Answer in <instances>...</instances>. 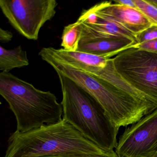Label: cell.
<instances>
[{
	"instance_id": "1",
	"label": "cell",
	"mask_w": 157,
	"mask_h": 157,
	"mask_svg": "<svg viewBox=\"0 0 157 157\" xmlns=\"http://www.w3.org/2000/svg\"><path fill=\"white\" fill-rule=\"evenodd\" d=\"M107 152L86 138L62 119L56 124L21 133L15 131L8 140L3 157H45L75 154L103 155Z\"/></svg>"
},
{
	"instance_id": "2",
	"label": "cell",
	"mask_w": 157,
	"mask_h": 157,
	"mask_svg": "<svg viewBox=\"0 0 157 157\" xmlns=\"http://www.w3.org/2000/svg\"><path fill=\"white\" fill-rule=\"evenodd\" d=\"M56 72L62 94L63 119L102 149L114 151L119 128L90 94L69 78Z\"/></svg>"
},
{
	"instance_id": "3",
	"label": "cell",
	"mask_w": 157,
	"mask_h": 157,
	"mask_svg": "<svg viewBox=\"0 0 157 157\" xmlns=\"http://www.w3.org/2000/svg\"><path fill=\"white\" fill-rule=\"evenodd\" d=\"M0 94L15 116L17 132H27L63 119L62 105L54 94L38 90L10 72L0 73Z\"/></svg>"
},
{
	"instance_id": "4",
	"label": "cell",
	"mask_w": 157,
	"mask_h": 157,
	"mask_svg": "<svg viewBox=\"0 0 157 157\" xmlns=\"http://www.w3.org/2000/svg\"><path fill=\"white\" fill-rule=\"evenodd\" d=\"M47 63L56 72L69 78L94 97L119 128L136 123L155 109L95 75L54 60H48Z\"/></svg>"
},
{
	"instance_id": "5",
	"label": "cell",
	"mask_w": 157,
	"mask_h": 157,
	"mask_svg": "<svg viewBox=\"0 0 157 157\" xmlns=\"http://www.w3.org/2000/svg\"><path fill=\"white\" fill-rule=\"evenodd\" d=\"M113 60L117 72L128 83L157 101V54L131 48Z\"/></svg>"
},
{
	"instance_id": "6",
	"label": "cell",
	"mask_w": 157,
	"mask_h": 157,
	"mask_svg": "<svg viewBox=\"0 0 157 157\" xmlns=\"http://www.w3.org/2000/svg\"><path fill=\"white\" fill-rule=\"evenodd\" d=\"M56 0H0L2 13L13 27L29 40H37L44 25L56 15Z\"/></svg>"
},
{
	"instance_id": "7",
	"label": "cell",
	"mask_w": 157,
	"mask_h": 157,
	"mask_svg": "<svg viewBox=\"0 0 157 157\" xmlns=\"http://www.w3.org/2000/svg\"><path fill=\"white\" fill-rule=\"evenodd\" d=\"M115 152L118 157H153L157 152V108L125 129Z\"/></svg>"
},
{
	"instance_id": "8",
	"label": "cell",
	"mask_w": 157,
	"mask_h": 157,
	"mask_svg": "<svg viewBox=\"0 0 157 157\" xmlns=\"http://www.w3.org/2000/svg\"><path fill=\"white\" fill-rule=\"evenodd\" d=\"M78 21L82 26V35L79 44L101 38L126 37L137 44L136 35L116 23L102 17L90 8L82 12Z\"/></svg>"
},
{
	"instance_id": "9",
	"label": "cell",
	"mask_w": 157,
	"mask_h": 157,
	"mask_svg": "<svg viewBox=\"0 0 157 157\" xmlns=\"http://www.w3.org/2000/svg\"><path fill=\"white\" fill-rule=\"evenodd\" d=\"M90 9L96 14L116 23L136 35L153 25L138 9L112 2H101Z\"/></svg>"
},
{
	"instance_id": "10",
	"label": "cell",
	"mask_w": 157,
	"mask_h": 157,
	"mask_svg": "<svg viewBox=\"0 0 157 157\" xmlns=\"http://www.w3.org/2000/svg\"><path fill=\"white\" fill-rule=\"evenodd\" d=\"M39 55L44 61L50 59L74 68L78 70L93 74L106 65L109 58L99 56L78 51H69L63 48H44Z\"/></svg>"
},
{
	"instance_id": "11",
	"label": "cell",
	"mask_w": 157,
	"mask_h": 157,
	"mask_svg": "<svg viewBox=\"0 0 157 157\" xmlns=\"http://www.w3.org/2000/svg\"><path fill=\"white\" fill-rule=\"evenodd\" d=\"M135 44L136 43L129 38L109 37L79 44L77 51L111 58Z\"/></svg>"
},
{
	"instance_id": "12",
	"label": "cell",
	"mask_w": 157,
	"mask_h": 157,
	"mask_svg": "<svg viewBox=\"0 0 157 157\" xmlns=\"http://www.w3.org/2000/svg\"><path fill=\"white\" fill-rule=\"evenodd\" d=\"M29 65L26 51L21 46L14 49L8 50L0 47V70L1 72H9L16 68L23 67Z\"/></svg>"
},
{
	"instance_id": "13",
	"label": "cell",
	"mask_w": 157,
	"mask_h": 157,
	"mask_svg": "<svg viewBox=\"0 0 157 157\" xmlns=\"http://www.w3.org/2000/svg\"><path fill=\"white\" fill-rule=\"evenodd\" d=\"M82 26L77 21L64 27L61 36V46L69 51H77L82 35Z\"/></svg>"
},
{
	"instance_id": "14",
	"label": "cell",
	"mask_w": 157,
	"mask_h": 157,
	"mask_svg": "<svg viewBox=\"0 0 157 157\" xmlns=\"http://www.w3.org/2000/svg\"><path fill=\"white\" fill-rule=\"evenodd\" d=\"M138 10H140L152 23L157 25V6L149 0H134Z\"/></svg>"
},
{
	"instance_id": "15",
	"label": "cell",
	"mask_w": 157,
	"mask_h": 157,
	"mask_svg": "<svg viewBox=\"0 0 157 157\" xmlns=\"http://www.w3.org/2000/svg\"><path fill=\"white\" fill-rule=\"evenodd\" d=\"M136 36L137 44L156 39L157 38V25H152L141 33L136 35Z\"/></svg>"
},
{
	"instance_id": "16",
	"label": "cell",
	"mask_w": 157,
	"mask_h": 157,
	"mask_svg": "<svg viewBox=\"0 0 157 157\" xmlns=\"http://www.w3.org/2000/svg\"><path fill=\"white\" fill-rule=\"evenodd\" d=\"M138 48L141 50L157 54V38L141 44L134 45L128 48Z\"/></svg>"
},
{
	"instance_id": "17",
	"label": "cell",
	"mask_w": 157,
	"mask_h": 157,
	"mask_svg": "<svg viewBox=\"0 0 157 157\" xmlns=\"http://www.w3.org/2000/svg\"><path fill=\"white\" fill-rule=\"evenodd\" d=\"M45 157H118L115 151H113L103 155L94 154H75V155H57Z\"/></svg>"
},
{
	"instance_id": "18",
	"label": "cell",
	"mask_w": 157,
	"mask_h": 157,
	"mask_svg": "<svg viewBox=\"0 0 157 157\" xmlns=\"http://www.w3.org/2000/svg\"><path fill=\"white\" fill-rule=\"evenodd\" d=\"M13 37V35L9 30L0 29V41L2 43H8L11 41Z\"/></svg>"
},
{
	"instance_id": "19",
	"label": "cell",
	"mask_w": 157,
	"mask_h": 157,
	"mask_svg": "<svg viewBox=\"0 0 157 157\" xmlns=\"http://www.w3.org/2000/svg\"><path fill=\"white\" fill-rule=\"evenodd\" d=\"M114 3L133 9H137L134 0H117L114 1Z\"/></svg>"
},
{
	"instance_id": "20",
	"label": "cell",
	"mask_w": 157,
	"mask_h": 157,
	"mask_svg": "<svg viewBox=\"0 0 157 157\" xmlns=\"http://www.w3.org/2000/svg\"><path fill=\"white\" fill-rule=\"evenodd\" d=\"M153 157H157V152L156 153V154L153 156Z\"/></svg>"
}]
</instances>
